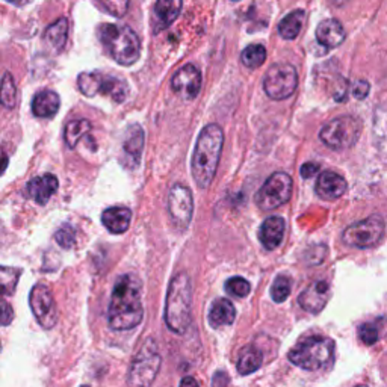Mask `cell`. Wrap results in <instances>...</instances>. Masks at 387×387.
<instances>
[{
	"label": "cell",
	"mask_w": 387,
	"mask_h": 387,
	"mask_svg": "<svg viewBox=\"0 0 387 387\" xmlns=\"http://www.w3.org/2000/svg\"><path fill=\"white\" fill-rule=\"evenodd\" d=\"M130 220H132V210L129 207H123V206L109 207L103 212V215H102L103 226L114 234L126 232L130 226Z\"/></svg>",
	"instance_id": "obj_21"
},
{
	"label": "cell",
	"mask_w": 387,
	"mask_h": 387,
	"mask_svg": "<svg viewBox=\"0 0 387 387\" xmlns=\"http://www.w3.org/2000/svg\"><path fill=\"white\" fill-rule=\"evenodd\" d=\"M91 130V123L88 120H74L70 121L66 126V132H64V138H66V144L70 148L76 147V144L79 143V140L82 136H85Z\"/></svg>",
	"instance_id": "obj_28"
},
{
	"label": "cell",
	"mask_w": 387,
	"mask_h": 387,
	"mask_svg": "<svg viewBox=\"0 0 387 387\" xmlns=\"http://www.w3.org/2000/svg\"><path fill=\"white\" fill-rule=\"evenodd\" d=\"M58 179L53 174H44V176L35 177L28 183V195L38 203L40 206H44L53 194L58 191Z\"/></svg>",
	"instance_id": "obj_18"
},
{
	"label": "cell",
	"mask_w": 387,
	"mask_h": 387,
	"mask_svg": "<svg viewBox=\"0 0 387 387\" xmlns=\"http://www.w3.org/2000/svg\"><path fill=\"white\" fill-rule=\"evenodd\" d=\"M384 227V220L380 215H372L348 226L342 234V239L349 247L361 249L372 248L383 238Z\"/></svg>",
	"instance_id": "obj_11"
},
{
	"label": "cell",
	"mask_w": 387,
	"mask_h": 387,
	"mask_svg": "<svg viewBox=\"0 0 387 387\" xmlns=\"http://www.w3.org/2000/svg\"><path fill=\"white\" fill-rule=\"evenodd\" d=\"M12 309L6 301H2V326H8L12 321Z\"/></svg>",
	"instance_id": "obj_39"
},
{
	"label": "cell",
	"mask_w": 387,
	"mask_h": 387,
	"mask_svg": "<svg viewBox=\"0 0 387 387\" xmlns=\"http://www.w3.org/2000/svg\"><path fill=\"white\" fill-rule=\"evenodd\" d=\"M55 241L62 248L68 249L74 245V242H76V230H74V227L70 226V224H64V226H61L59 230L56 232Z\"/></svg>",
	"instance_id": "obj_36"
},
{
	"label": "cell",
	"mask_w": 387,
	"mask_h": 387,
	"mask_svg": "<svg viewBox=\"0 0 387 387\" xmlns=\"http://www.w3.org/2000/svg\"><path fill=\"white\" fill-rule=\"evenodd\" d=\"M334 354V342L322 336L296 344L289 353L291 363L304 371H318L329 365Z\"/></svg>",
	"instance_id": "obj_5"
},
{
	"label": "cell",
	"mask_w": 387,
	"mask_h": 387,
	"mask_svg": "<svg viewBox=\"0 0 387 387\" xmlns=\"http://www.w3.org/2000/svg\"><path fill=\"white\" fill-rule=\"evenodd\" d=\"M143 286L135 274L121 276L110 295L108 324L112 330L124 331L138 327L144 316Z\"/></svg>",
	"instance_id": "obj_1"
},
{
	"label": "cell",
	"mask_w": 387,
	"mask_h": 387,
	"mask_svg": "<svg viewBox=\"0 0 387 387\" xmlns=\"http://www.w3.org/2000/svg\"><path fill=\"white\" fill-rule=\"evenodd\" d=\"M361 124L351 115H342L331 120L322 128L319 138L333 150H345L353 147L360 138Z\"/></svg>",
	"instance_id": "obj_7"
},
{
	"label": "cell",
	"mask_w": 387,
	"mask_h": 387,
	"mask_svg": "<svg viewBox=\"0 0 387 387\" xmlns=\"http://www.w3.org/2000/svg\"><path fill=\"white\" fill-rule=\"evenodd\" d=\"M8 2H17V0H8Z\"/></svg>",
	"instance_id": "obj_42"
},
{
	"label": "cell",
	"mask_w": 387,
	"mask_h": 387,
	"mask_svg": "<svg viewBox=\"0 0 387 387\" xmlns=\"http://www.w3.org/2000/svg\"><path fill=\"white\" fill-rule=\"evenodd\" d=\"M98 36L110 58L120 66H133L140 59L141 41L126 24H102L98 28Z\"/></svg>",
	"instance_id": "obj_4"
},
{
	"label": "cell",
	"mask_w": 387,
	"mask_h": 387,
	"mask_svg": "<svg viewBox=\"0 0 387 387\" xmlns=\"http://www.w3.org/2000/svg\"><path fill=\"white\" fill-rule=\"evenodd\" d=\"M381 319L373 322H365L358 327V338L365 345L377 344L381 338Z\"/></svg>",
	"instance_id": "obj_30"
},
{
	"label": "cell",
	"mask_w": 387,
	"mask_h": 387,
	"mask_svg": "<svg viewBox=\"0 0 387 387\" xmlns=\"http://www.w3.org/2000/svg\"><path fill=\"white\" fill-rule=\"evenodd\" d=\"M318 170H319L318 164H314V162H307V164H304L301 167V177H304V179L314 177L315 174L318 172Z\"/></svg>",
	"instance_id": "obj_38"
},
{
	"label": "cell",
	"mask_w": 387,
	"mask_h": 387,
	"mask_svg": "<svg viewBox=\"0 0 387 387\" xmlns=\"http://www.w3.org/2000/svg\"><path fill=\"white\" fill-rule=\"evenodd\" d=\"M345 2H348V0H334V4H336V5H339V6L344 5Z\"/></svg>",
	"instance_id": "obj_41"
},
{
	"label": "cell",
	"mask_w": 387,
	"mask_h": 387,
	"mask_svg": "<svg viewBox=\"0 0 387 387\" xmlns=\"http://www.w3.org/2000/svg\"><path fill=\"white\" fill-rule=\"evenodd\" d=\"M236 309L227 298H218L209 310V324L214 329L230 326L234 322Z\"/></svg>",
	"instance_id": "obj_22"
},
{
	"label": "cell",
	"mask_w": 387,
	"mask_h": 387,
	"mask_svg": "<svg viewBox=\"0 0 387 387\" xmlns=\"http://www.w3.org/2000/svg\"><path fill=\"white\" fill-rule=\"evenodd\" d=\"M180 386H198V383L192 377H186L180 381Z\"/></svg>",
	"instance_id": "obj_40"
},
{
	"label": "cell",
	"mask_w": 387,
	"mask_h": 387,
	"mask_svg": "<svg viewBox=\"0 0 387 387\" xmlns=\"http://www.w3.org/2000/svg\"><path fill=\"white\" fill-rule=\"evenodd\" d=\"M292 194V179L289 174L277 171L271 174L257 192L256 203L262 210H274L289 202Z\"/></svg>",
	"instance_id": "obj_9"
},
{
	"label": "cell",
	"mask_w": 387,
	"mask_h": 387,
	"mask_svg": "<svg viewBox=\"0 0 387 387\" xmlns=\"http://www.w3.org/2000/svg\"><path fill=\"white\" fill-rule=\"evenodd\" d=\"M346 180L341 176V174L334 171H324L319 174V177L315 185L316 194L327 202H333V200L341 198L346 192Z\"/></svg>",
	"instance_id": "obj_17"
},
{
	"label": "cell",
	"mask_w": 387,
	"mask_h": 387,
	"mask_svg": "<svg viewBox=\"0 0 387 387\" xmlns=\"http://www.w3.org/2000/svg\"><path fill=\"white\" fill-rule=\"evenodd\" d=\"M298 86V74L294 66L280 62L268 68L264 79V90L272 100L291 97Z\"/></svg>",
	"instance_id": "obj_10"
},
{
	"label": "cell",
	"mask_w": 387,
	"mask_h": 387,
	"mask_svg": "<svg viewBox=\"0 0 387 387\" xmlns=\"http://www.w3.org/2000/svg\"><path fill=\"white\" fill-rule=\"evenodd\" d=\"M330 283L327 280H316L310 283L307 288L299 294L298 303L309 314H319L327 306L330 299Z\"/></svg>",
	"instance_id": "obj_15"
},
{
	"label": "cell",
	"mask_w": 387,
	"mask_h": 387,
	"mask_svg": "<svg viewBox=\"0 0 387 387\" xmlns=\"http://www.w3.org/2000/svg\"><path fill=\"white\" fill-rule=\"evenodd\" d=\"M168 214L172 226L177 230H186L194 214V200L188 186L174 185L168 192Z\"/></svg>",
	"instance_id": "obj_12"
},
{
	"label": "cell",
	"mask_w": 387,
	"mask_h": 387,
	"mask_svg": "<svg viewBox=\"0 0 387 387\" xmlns=\"http://www.w3.org/2000/svg\"><path fill=\"white\" fill-rule=\"evenodd\" d=\"M192 284L186 272H180L170 283L165 304L167 327L176 334H183L191 326Z\"/></svg>",
	"instance_id": "obj_3"
},
{
	"label": "cell",
	"mask_w": 387,
	"mask_h": 387,
	"mask_svg": "<svg viewBox=\"0 0 387 387\" xmlns=\"http://www.w3.org/2000/svg\"><path fill=\"white\" fill-rule=\"evenodd\" d=\"M78 88L86 97L105 94L117 103H123L129 94V86L126 81L115 76H106V74H102L100 71L81 73L78 78Z\"/></svg>",
	"instance_id": "obj_6"
},
{
	"label": "cell",
	"mask_w": 387,
	"mask_h": 387,
	"mask_svg": "<svg viewBox=\"0 0 387 387\" xmlns=\"http://www.w3.org/2000/svg\"><path fill=\"white\" fill-rule=\"evenodd\" d=\"M291 288H292L291 279L286 276H279L271 286V298L276 303H283L288 299L291 294Z\"/></svg>",
	"instance_id": "obj_32"
},
{
	"label": "cell",
	"mask_w": 387,
	"mask_h": 387,
	"mask_svg": "<svg viewBox=\"0 0 387 387\" xmlns=\"http://www.w3.org/2000/svg\"><path fill=\"white\" fill-rule=\"evenodd\" d=\"M226 291L233 296L244 298L249 294V291H252V284L242 277H232L230 280L226 282Z\"/></svg>",
	"instance_id": "obj_35"
},
{
	"label": "cell",
	"mask_w": 387,
	"mask_h": 387,
	"mask_svg": "<svg viewBox=\"0 0 387 387\" xmlns=\"http://www.w3.org/2000/svg\"><path fill=\"white\" fill-rule=\"evenodd\" d=\"M369 90H371V85L366 81H357L353 85V96L358 100H363L369 94Z\"/></svg>",
	"instance_id": "obj_37"
},
{
	"label": "cell",
	"mask_w": 387,
	"mask_h": 387,
	"mask_svg": "<svg viewBox=\"0 0 387 387\" xmlns=\"http://www.w3.org/2000/svg\"><path fill=\"white\" fill-rule=\"evenodd\" d=\"M98 5L108 14L120 19L128 12L129 0H98Z\"/></svg>",
	"instance_id": "obj_34"
},
{
	"label": "cell",
	"mask_w": 387,
	"mask_h": 387,
	"mask_svg": "<svg viewBox=\"0 0 387 387\" xmlns=\"http://www.w3.org/2000/svg\"><path fill=\"white\" fill-rule=\"evenodd\" d=\"M17 102V88L14 78L11 76V73H5L2 79V105L8 109H12Z\"/></svg>",
	"instance_id": "obj_31"
},
{
	"label": "cell",
	"mask_w": 387,
	"mask_h": 387,
	"mask_svg": "<svg viewBox=\"0 0 387 387\" xmlns=\"http://www.w3.org/2000/svg\"><path fill=\"white\" fill-rule=\"evenodd\" d=\"M241 61L248 68H259L267 61V48L262 44H249L242 50Z\"/></svg>",
	"instance_id": "obj_29"
},
{
	"label": "cell",
	"mask_w": 387,
	"mask_h": 387,
	"mask_svg": "<svg viewBox=\"0 0 387 387\" xmlns=\"http://www.w3.org/2000/svg\"><path fill=\"white\" fill-rule=\"evenodd\" d=\"M171 88L185 100H192L202 90V73L192 66L186 64L171 79Z\"/></svg>",
	"instance_id": "obj_14"
},
{
	"label": "cell",
	"mask_w": 387,
	"mask_h": 387,
	"mask_svg": "<svg viewBox=\"0 0 387 387\" xmlns=\"http://www.w3.org/2000/svg\"><path fill=\"white\" fill-rule=\"evenodd\" d=\"M2 291H4V295H11L14 294V289L16 286L19 283V279H20V274L21 271L20 269H16V268H8V267H2Z\"/></svg>",
	"instance_id": "obj_33"
},
{
	"label": "cell",
	"mask_w": 387,
	"mask_h": 387,
	"mask_svg": "<svg viewBox=\"0 0 387 387\" xmlns=\"http://www.w3.org/2000/svg\"><path fill=\"white\" fill-rule=\"evenodd\" d=\"M67 36H68V21L66 17H61L46 29L44 41L48 44L50 48H53V52L58 53L64 48L67 43Z\"/></svg>",
	"instance_id": "obj_25"
},
{
	"label": "cell",
	"mask_w": 387,
	"mask_h": 387,
	"mask_svg": "<svg viewBox=\"0 0 387 387\" xmlns=\"http://www.w3.org/2000/svg\"><path fill=\"white\" fill-rule=\"evenodd\" d=\"M306 12L303 9H295L291 14L286 16L279 23V33L284 40H295L296 36L301 32L303 23H304Z\"/></svg>",
	"instance_id": "obj_27"
},
{
	"label": "cell",
	"mask_w": 387,
	"mask_h": 387,
	"mask_svg": "<svg viewBox=\"0 0 387 387\" xmlns=\"http://www.w3.org/2000/svg\"><path fill=\"white\" fill-rule=\"evenodd\" d=\"M29 304L35 319L46 330L53 329L58 322V309L52 291L44 284H36L29 295Z\"/></svg>",
	"instance_id": "obj_13"
},
{
	"label": "cell",
	"mask_w": 387,
	"mask_h": 387,
	"mask_svg": "<svg viewBox=\"0 0 387 387\" xmlns=\"http://www.w3.org/2000/svg\"><path fill=\"white\" fill-rule=\"evenodd\" d=\"M183 0H156V16L159 20L158 32L168 28L180 16Z\"/></svg>",
	"instance_id": "obj_24"
},
{
	"label": "cell",
	"mask_w": 387,
	"mask_h": 387,
	"mask_svg": "<svg viewBox=\"0 0 387 387\" xmlns=\"http://www.w3.org/2000/svg\"><path fill=\"white\" fill-rule=\"evenodd\" d=\"M160 368V354L155 339H147L141 349L133 358L128 383L130 386H150L159 372Z\"/></svg>",
	"instance_id": "obj_8"
},
{
	"label": "cell",
	"mask_w": 387,
	"mask_h": 387,
	"mask_svg": "<svg viewBox=\"0 0 387 387\" xmlns=\"http://www.w3.org/2000/svg\"><path fill=\"white\" fill-rule=\"evenodd\" d=\"M284 229H286V224L282 217L274 215V217L267 218L259 230V239L262 245H264L267 249H269V252L271 249H276L283 241Z\"/></svg>",
	"instance_id": "obj_19"
},
{
	"label": "cell",
	"mask_w": 387,
	"mask_h": 387,
	"mask_svg": "<svg viewBox=\"0 0 387 387\" xmlns=\"http://www.w3.org/2000/svg\"><path fill=\"white\" fill-rule=\"evenodd\" d=\"M224 145V132L218 124H207L198 135L192 155V177L198 188L206 190L214 182Z\"/></svg>",
	"instance_id": "obj_2"
},
{
	"label": "cell",
	"mask_w": 387,
	"mask_h": 387,
	"mask_svg": "<svg viewBox=\"0 0 387 387\" xmlns=\"http://www.w3.org/2000/svg\"><path fill=\"white\" fill-rule=\"evenodd\" d=\"M61 105V98L55 91L44 90L36 94L32 100V112L38 118L53 117Z\"/></svg>",
	"instance_id": "obj_23"
},
{
	"label": "cell",
	"mask_w": 387,
	"mask_h": 387,
	"mask_svg": "<svg viewBox=\"0 0 387 387\" xmlns=\"http://www.w3.org/2000/svg\"><path fill=\"white\" fill-rule=\"evenodd\" d=\"M262 360H264V354H262L260 349H257L254 345H247L239 354L236 369L241 376H249V373L256 372L260 368Z\"/></svg>",
	"instance_id": "obj_26"
},
{
	"label": "cell",
	"mask_w": 387,
	"mask_h": 387,
	"mask_svg": "<svg viewBox=\"0 0 387 387\" xmlns=\"http://www.w3.org/2000/svg\"><path fill=\"white\" fill-rule=\"evenodd\" d=\"M316 40L327 48L339 47L345 40V29L342 23L336 19L322 20L316 28Z\"/></svg>",
	"instance_id": "obj_20"
},
{
	"label": "cell",
	"mask_w": 387,
	"mask_h": 387,
	"mask_svg": "<svg viewBox=\"0 0 387 387\" xmlns=\"http://www.w3.org/2000/svg\"><path fill=\"white\" fill-rule=\"evenodd\" d=\"M144 150V130L140 124H130L124 132L123 140V165L128 168H136Z\"/></svg>",
	"instance_id": "obj_16"
}]
</instances>
